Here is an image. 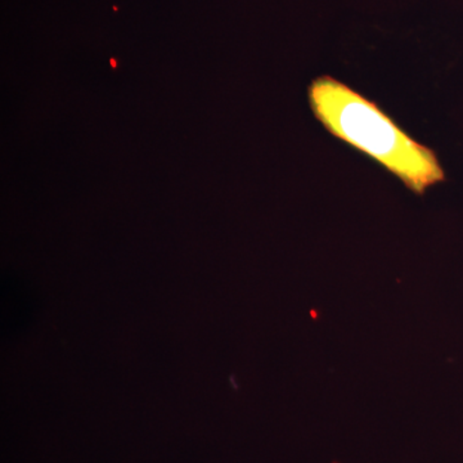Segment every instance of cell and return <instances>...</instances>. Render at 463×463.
Listing matches in <instances>:
<instances>
[{
	"mask_svg": "<svg viewBox=\"0 0 463 463\" xmlns=\"http://www.w3.org/2000/svg\"><path fill=\"white\" fill-rule=\"evenodd\" d=\"M307 100L328 134L371 158L414 194L423 196L446 181L437 152L416 141L379 103L349 84L331 75L318 76L307 87Z\"/></svg>",
	"mask_w": 463,
	"mask_h": 463,
	"instance_id": "6da1fadb",
	"label": "cell"
}]
</instances>
